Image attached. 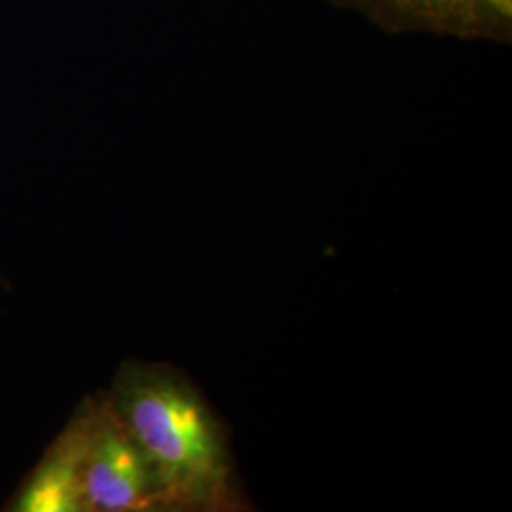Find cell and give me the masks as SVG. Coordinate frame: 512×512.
<instances>
[{"label":"cell","mask_w":512,"mask_h":512,"mask_svg":"<svg viewBox=\"0 0 512 512\" xmlns=\"http://www.w3.org/2000/svg\"><path fill=\"white\" fill-rule=\"evenodd\" d=\"M80 490L84 509L92 511H141L160 505L147 461L112 406L88 421Z\"/></svg>","instance_id":"7a4b0ae2"},{"label":"cell","mask_w":512,"mask_h":512,"mask_svg":"<svg viewBox=\"0 0 512 512\" xmlns=\"http://www.w3.org/2000/svg\"><path fill=\"white\" fill-rule=\"evenodd\" d=\"M395 35L465 42L512 40V0H330Z\"/></svg>","instance_id":"3957f363"},{"label":"cell","mask_w":512,"mask_h":512,"mask_svg":"<svg viewBox=\"0 0 512 512\" xmlns=\"http://www.w3.org/2000/svg\"><path fill=\"white\" fill-rule=\"evenodd\" d=\"M112 408L147 461L160 505H236L224 435L190 385L164 370L137 368L118 385Z\"/></svg>","instance_id":"6da1fadb"},{"label":"cell","mask_w":512,"mask_h":512,"mask_svg":"<svg viewBox=\"0 0 512 512\" xmlns=\"http://www.w3.org/2000/svg\"><path fill=\"white\" fill-rule=\"evenodd\" d=\"M88 440V421L67 433L52 454L31 476L19 497L18 509L25 512L82 511L80 469Z\"/></svg>","instance_id":"277c9868"}]
</instances>
